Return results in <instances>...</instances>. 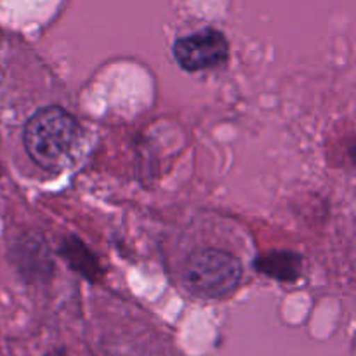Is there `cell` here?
I'll return each mask as SVG.
<instances>
[{
	"label": "cell",
	"mask_w": 356,
	"mask_h": 356,
	"mask_svg": "<svg viewBox=\"0 0 356 356\" xmlns=\"http://www.w3.org/2000/svg\"><path fill=\"white\" fill-rule=\"evenodd\" d=\"M24 148L30 159L45 170L66 165L80 139L75 118L58 106L37 111L24 127Z\"/></svg>",
	"instance_id": "obj_1"
},
{
	"label": "cell",
	"mask_w": 356,
	"mask_h": 356,
	"mask_svg": "<svg viewBox=\"0 0 356 356\" xmlns=\"http://www.w3.org/2000/svg\"><path fill=\"white\" fill-rule=\"evenodd\" d=\"M243 275L242 263L228 250L202 249L183 268V284L197 298L219 299L232 294Z\"/></svg>",
	"instance_id": "obj_2"
},
{
	"label": "cell",
	"mask_w": 356,
	"mask_h": 356,
	"mask_svg": "<svg viewBox=\"0 0 356 356\" xmlns=\"http://www.w3.org/2000/svg\"><path fill=\"white\" fill-rule=\"evenodd\" d=\"M228 54L229 45L226 37L212 28L179 38L174 44V58L186 72L214 68L222 65L228 59Z\"/></svg>",
	"instance_id": "obj_3"
},
{
	"label": "cell",
	"mask_w": 356,
	"mask_h": 356,
	"mask_svg": "<svg viewBox=\"0 0 356 356\" xmlns=\"http://www.w3.org/2000/svg\"><path fill=\"white\" fill-rule=\"evenodd\" d=\"M63 0H0V21L13 28H35L47 23Z\"/></svg>",
	"instance_id": "obj_4"
},
{
	"label": "cell",
	"mask_w": 356,
	"mask_h": 356,
	"mask_svg": "<svg viewBox=\"0 0 356 356\" xmlns=\"http://www.w3.org/2000/svg\"><path fill=\"white\" fill-rule=\"evenodd\" d=\"M45 356H66V353H65V351H52V353H49Z\"/></svg>",
	"instance_id": "obj_5"
}]
</instances>
